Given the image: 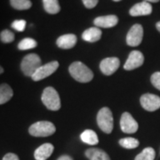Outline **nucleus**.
Wrapping results in <instances>:
<instances>
[{
    "label": "nucleus",
    "instance_id": "1",
    "mask_svg": "<svg viewBox=\"0 0 160 160\" xmlns=\"http://www.w3.org/2000/svg\"><path fill=\"white\" fill-rule=\"evenodd\" d=\"M70 76L80 83H88L93 78V73L86 65L81 62H75L69 65Z\"/></svg>",
    "mask_w": 160,
    "mask_h": 160
},
{
    "label": "nucleus",
    "instance_id": "2",
    "mask_svg": "<svg viewBox=\"0 0 160 160\" xmlns=\"http://www.w3.org/2000/svg\"><path fill=\"white\" fill-rule=\"evenodd\" d=\"M56 131L55 126L49 121H38L29 126V132L34 137L51 136Z\"/></svg>",
    "mask_w": 160,
    "mask_h": 160
},
{
    "label": "nucleus",
    "instance_id": "3",
    "mask_svg": "<svg viewBox=\"0 0 160 160\" xmlns=\"http://www.w3.org/2000/svg\"><path fill=\"white\" fill-rule=\"evenodd\" d=\"M41 66L42 62L39 56L36 53H29L22 59L21 63V69L25 76L31 78Z\"/></svg>",
    "mask_w": 160,
    "mask_h": 160
},
{
    "label": "nucleus",
    "instance_id": "4",
    "mask_svg": "<svg viewBox=\"0 0 160 160\" xmlns=\"http://www.w3.org/2000/svg\"><path fill=\"white\" fill-rule=\"evenodd\" d=\"M41 100L44 105L50 110L56 111L61 109V99L59 96V93L52 86L46 87L43 91Z\"/></svg>",
    "mask_w": 160,
    "mask_h": 160
},
{
    "label": "nucleus",
    "instance_id": "5",
    "mask_svg": "<svg viewBox=\"0 0 160 160\" xmlns=\"http://www.w3.org/2000/svg\"><path fill=\"white\" fill-rule=\"evenodd\" d=\"M113 115L108 107L99 110L97 114V124L101 130L105 133H110L113 130Z\"/></svg>",
    "mask_w": 160,
    "mask_h": 160
},
{
    "label": "nucleus",
    "instance_id": "6",
    "mask_svg": "<svg viewBox=\"0 0 160 160\" xmlns=\"http://www.w3.org/2000/svg\"><path fill=\"white\" fill-rule=\"evenodd\" d=\"M143 38V28L141 24H134L129 29L126 36V44L129 46H140Z\"/></svg>",
    "mask_w": 160,
    "mask_h": 160
},
{
    "label": "nucleus",
    "instance_id": "7",
    "mask_svg": "<svg viewBox=\"0 0 160 160\" xmlns=\"http://www.w3.org/2000/svg\"><path fill=\"white\" fill-rule=\"evenodd\" d=\"M59 65L60 64L57 61H52L51 62L42 65L39 69L35 72V74L31 77V78L34 81H40V80L45 79L46 78L51 76L57 70Z\"/></svg>",
    "mask_w": 160,
    "mask_h": 160
},
{
    "label": "nucleus",
    "instance_id": "8",
    "mask_svg": "<svg viewBox=\"0 0 160 160\" xmlns=\"http://www.w3.org/2000/svg\"><path fill=\"white\" fill-rule=\"evenodd\" d=\"M140 102L143 109L147 111H155L160 109V97L153 93H145L142 95Z\"/></svg>",
    "mask_w": 160,
    "mask_h": 160
},
{
    "label": "nucleus",
    "instance_id": "9",
    "mask_svg": "<svg viewBox=\"0 0 160 160\" xmlns=\"http://www.w3.org/2000/svg\"><path fill=\"white\" fill-rule=\"evenodd\" d=\"M120 127L125 133H134L138 131V123L129 112H125L120 118Z\"/></svg>",
    "mask_w": 160,
    "mask_h": 160
},
{
    "label": "nucleus",
    "instance_id": "10",
    "mask_svg": "<svg viewBox=\"0 0 160 160\" xmlns=\"http://www.w3.org/2000/svg\"><path fill=\"white\" fill-rule=\"evenodd\" d=\"M120 66V61L117 57H108L103 59L100 63V69L103 74L110 76L114 74Z\"/></svg>",
    "mask_w": 160,
    "mask_h": 160
},
{
    "label": "nucleus",
    "instance_id": "11",
    "mask_svg": "<svg viewBox=\"0 0 160 160\" xmlns=\"http://www.w3.org/2000/svg\"><path fill=\"white\" fill-rule=\"evenodd\" d=\"M143 62H144V56L142 53L137 50L132 51L124 65V69L126 70H132L140 68Z\"/></svg>",
    "mask_w": 160,
    "mask_h": 160
},
{
    "label": "nucleus",
    "instance_id": "12",
    "mask_svg": "<svg viewBox=\"0 0 160 160\" xmlns=\"http://www.w3.org/2000/svg\"><path fill=\"white\" fill-rule=\"evenodd\" d=\"M151 12H152V6L150 5V3L146 1H142L141 3L134 5L129 11L130 15L133 17L149 15Z\"/></svg>",
    "mask_w": 160,
    "mask_h": 160
},
{
    "label": "nucleus",
    "instance_id": "13",
    "mask_svg": "<svg viewBox=\"0 0 160 160\" xmlns=\"http://www.w3.org/2000/svg\"><path fill=\"white\" fill-rule=\"evenodd\" d=\"M118 22V18L116 15L110 14V15H105V16H99L95 18L93 23L98 28H104V29H109L115 27Z\"/></svg>",
    "mask_w": 160,
    "mask_h": 160
},
{
    "label": "nucleus",
    "instance_id": "14",
    "mask_svg": "<svg viewBox=\"0 0 160 160\" xmlns=\"http://www.w3.org/2000/svg\"><path fill=\"white\" fill-rule=\"evenodd\" d=\"M77 41H78V38H77L76 35L66 34L58 38L56 44H57L58 47H60L62 49H71L76 46Z\"/></svg>",
    "mask_w": 160,
    "mask_h": 160
},
{
    "label": "nucleus",
    "instance_id": "15",
    "mask_svg": "<svg viewBox=\"0 0 160 160\" xmlns=\"http://www.w3.org/2000/svg\"><path fill=\"white\" fill-rule=\"evenodd\" d=\"M54 147L51 143H44L35 150L34 157L36 160H46L53 152Z\"/></svg>",
    "mask_w": 160,
    "mask_h": 160
},
{
    "label": "nucleus",
    "instance_id": "16",
    "mask_svg": "<svg viewBox=\"0 0 160 160\" xmlns=\"http://www.w3.org/2000/svg\"><path fill=\"white\" fill-rule=\"evenodd\" d=\"M102 30L98 27H92L89 29H86L83 34H82V38L89 43H94L101 39L102 38Z\"/></svg>",
    "mask_w": 160,
    "mask_h": 160
},
{
    "label": "nucleus",
    "instance_id": "17",
    "mask_svg": "<svg viewBox=\"0 0 160 160\" xmlns=\"http://www.w3.org/2000/svg\"><path fill=\"white\" fill-rule=\"evenodd\" d=\"M85 154L89 160H110L109 155L102 149L95 148L88 149L86 150Z\"/></svg>",
    "mask_w": 160,
    "mask_h": 160
},
{
    "label": "nucleus",
    "instance_id": "18",
    "mask_svg": "<svg viewBox=\"0 0 160 160\" xmlns=\"http://www.w3.org/2000/svg\"><path fill=\"white\" fill-rule=\"evenodd\" d=\"M13 95V91L12 87L7 84L0 85V105L5 104L11 100Z\"/></svg>",
    "mask_w": 160,
    "mask_h": 160
},
{
    "label": "nucleus",
    "instance_id": "19",
    "mask_svg": "<svg viewBox=\"0 0 160 160\" xmlns=\"http://www.w3.org/2000/svg\"><path fill=\"white\" fill-rule=\"evenodd\" d=\"M80 138L83 142L89 144V145H96L99 142V139H98L96 132L90 129H87L83 132L80 135Z\"/></svg>",
    "mask_w": 160,
    "mask_h": 160
},
{
    "label": "nucleus",
    "instance_id": "20",
    "mask_svg": "<svg viewBox=\"0 0 160 160\" xmlns=\"http://www.w3.org/2000/svg\"><path fill=\"white\" fill-rule=\"evenodd\" d=\"M45 11L49 14H56L61 11V6L58 0H43Z\"/></svg>",
    "mask_w": 160,
    "mask_h": 160
},
{
    "label": "nucleus",
    "instance_id": "21",
    "mask_svg": "<svg viewBox=\"0 0 160 160\" xmlns=\"http://www.w3.org/2000/svg\"><path fill=\"white\" fill-rule=\"evenodd\" d=\"M10 5L15 10L23 11L29 10L32 6V3L30 0H10Z\"/></svg>",
    "mask_w": 160,
    "mask_h": 160
},
{
    "label": "nucleus",
    "instance_id": "22",
    "mask_svg": "<svg viewBox=\"0 0 160 160\" xmlns=\"http://www.w3.org/2000/svg\"><path fill=\"white\" fill-rule=\"evenodd\" d=\"M37 46H38V42L36 40L30 38H26L22 41H20V43L18 44V49L21 51H25V50L36 48Z\"/></svg>",
    "mask_w": 160,
    "mask_h": 160
},
{
    "label": "nucleus",
    "instance_id": "23",
    "mask_svg": "<svg viewBox=\"0 0 160 160\" xmlns=\"http://www.w3.org/2000/svg\"><path fill=\"white\" fill-rule=\"evenodd\" d=\"M120 146H122L123 148L128 149H135L139 146V141L135 138H132V137H127V138H123L119 141Z\"/></svg>",
    "mask_w": 160,
    "mask_h": 160
},
{
    "label": "nucleus",
    "instance_id": "24",
    "mask_svg": "<svg viewBox=\"0 0 160 160\" xmlns=\"http://www.w3.org/2000/svg\"><path fill=\"white\" fill-rule=\"evenodd\" d=\"M156 157V152L152 148H146L144 149L139 155L136 156L134 160H154Z\"/></svg>",
    "mask_w": 160,
    "mask_h": 160
},
{
    "label": "nucleus",
    "instance_id": "25",
    "mask_svg": "<svg viewBox=\"0 0 160 160\" xmlns=\"http://www.w3.org/2000/svg\"><path fill=\"white\" fill-rule=\"evenodd\" d=\"M14 38H15V36L10 29H4L0 33V40L4 44L12 43V42H13Z\"/></svg>",
    "mask_w": 160,
    "mask_h": 160
},
{
    "label": "nucleus",
    "instance_id": "26",
    "mask_svg": "<svg viewBox=\"0 0 160 160\" xmlns=\"http://www.w3.org/2000/svg\"><path fill=\"white\" fill-rule=\"evenodd\" d=\"M26 25H27V22L24 20H15L11 24L12 28L13 29H15V30H17V31H19V32L24 31L25 28H26Z\"/></svg>",
    "mask_w": 160,
    "mask_h": 160
},
{
    "label": "nucleus",
    "instance_id": "27",
    "mask_svg": "<svg viewBox=\"0 0 160 160\" xmlns=\"http://www.w3.org/2000/svg\"><path fill=\"white\" fill-rule=\"evenodd\" d=\"M150 82L153 86L160 91V71H157L152 74L150 78Z\"/></svg>",
    "mask_w": 160,
    "mask_h": 160
},
{
    "label": "nucleus",
    "instance_id": "28",
    "mask_svg": "<svg viewBox=\"0 0 160 160\" xmlns=\"http://www.w3.org/2000/svg\"><path fill=\"white\" fill-rule=\"evenodd\" d=\"M82 1H83L84 6L88 9H92V8L95 7L99 2V0H82Z\"/></svg>",
    "mask_w": 160,
    "mask_h": 160
},
{
    "label": "nucleus",
    "instance_id": "29",
    "mask_svg": "<svg viewBox=\"0 0 160 160\" xmlns=\"http://www.w3.org/2000/svg\"><path fill=\"white\" fill-rule=\"evenodd\" d=\"M3 160H20L18 158L17 155L13 154V153H7L5 155V157L3 158Z\"/></svg>",
    "mask_w": 160,
    "mask_h": 160
},
{
    "label": "nucleus",
    "instance_id": "30",
    "mask_svg": "<svg viewBox=\"0 0 160 160\" xmlns=\"http://www.w3.org/2000/svg\"><path fill=\"white\" fill-rule=\"evenodd\" d=\"M57 160H73L71 157H69L68 155H63L62 157H60Z\"/></svg>",
    "mask_w": 160,
    "mask_h": 160
},
{
    "label": "nucleus",
    "instance_id": "31",
    "mask_svg": "<svg viewBox=\"0 0 160 160\" xmlns=\"http://www.w3.org/2000/svg\"><path fill=\"white\" fill-rule=\"evenodd\" d=\"M143 1H146V2H149V3H158V2H159L160 0H143Z\"/></svg>",
    "mask_w": 160,
    "mask_h": 160
},
{
    "label": "nucleus",
    "instance_id": "32",
    "mask_svg": "<svg viewBox=\"0 0 160 160\" xmlns=\"http://www.w3.org/2000/svg\"><path fill=\"white\" fill-rule=\"evenodd\" d=\"M156 28H157V29L160 32V22H157V24H156Z\"/></svg>",
    "mask_w": 160,
    "mask_h": 160
},
{
    "label": "nucleus",
    "instance_id": "33",
    "mask_svg": "<svg viewBox=\"0 0 160 160\" xmlns=\"http://www.w3.org/2000/svg\"><path fill=\"white\" fill-rule=\"evenodd\" d=\"M3 73H4V69H3V68L1 67V65H0V75L3 74Z\"/></svg>",
    "mask_w": 160,
    "mask_h": 160
},
{
    "label": "nucleus",
    "instance_id": "34",
    "mask_svg": "<svg viewBox=\"0 0 160 160\" xmlns=\"http://www.w3.org/2000/svg\"><path fill=\"white\" fill-rule=\"evenodd\" d=\"M114 2H119V1H121V0H113Z\"/></svg>",
    "mask_w": 160,
    "mask_h": 160
}]
</instances>
